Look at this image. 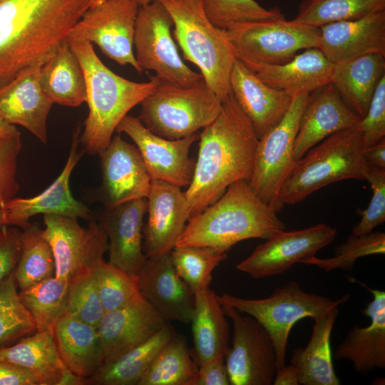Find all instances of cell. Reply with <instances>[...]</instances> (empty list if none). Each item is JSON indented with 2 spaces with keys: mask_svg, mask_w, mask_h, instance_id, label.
Segmentation results:
<instances>
[{
  "mask_svg": "<svg viewBox=\"0 0 385 385\" xmlns=\"http://www.w3.org/2000/svg\"><path fill=\"white\" fill-rule=\"evenodd\" d=\"M173 20L160 1L138 7L133 50L141 72L151 70L160 80L183 87L203 78L182 59L173 36Z\"/></svg>",
  "mask_w": 385,
  "mask_h": 385,
  "instance_id": "9",
  "label": "cell"
},
{
  "mask_svg": "<svg viewBox=\"0 0 385 385\" xmlns=\"http://www.w3.org/2000/svg\"><path fill=\"white\" fill-rule=\"evenodd\" d=\"M14 274L0 282V347L36 331L34 321L20 299Z\"/></svg>",
  "mask_w": 385,
  "mask_h": 385,
  "instance_id": "42",
  "label": "cell"
},
{
  "mask_svg": "<svg viewBox=\"0 0 385 385\" xmlns=\"http://www.w3.org/2000/svg\"><path fill=\"white\" fill-rule=\"evenodd\" d=\"M102 1H103V0H93L92 4H100V3H101Z\"/></svg>",
  "mask_w": 385,
  "mask_h": 385,
  "instance_id": "57",
  "label": "cell"
},
{
  "mask_svg": "<svg viewBox=\"0 0 385 385\" xmlns=\"http://www.w3.org/2000/svg\"><path fill=\"white\" fill-rule=\"evenodd\" d=\"M137 275L141 294L167 322L190 324L195 293L178 274L170 253L147 257Z\"/></svg>",
  "mask_w": 385,
  "mask_h": 385,
  "instance_id": "19",
  "label": "cell"
},
{
  "mask_svg": "<svg viewBox=\"0 0 385 385\" xmlns=\"http://www.w3.org/2000/svg\"><path fill=\"white\" fill-rule=\"evenodd\" d=\"M115 132L129 136L138 149L152 180H160L179 188L188 187L195 162L189 155L195 133L178 140H168L148 129L138 117L125 115Z\"/></svg>",
  "mask_w": 385,
  "mask_h": 385,
  "instance_id": "16",
  "label": "cell"
},
{
  "mask_svg": "<svg viewBox=\"0 0 385 385\" xmlns=\"http://www.w3.org/2000/svg\"><path fill=\"white\" fill-rule=\"evenodd\" d=\"M339 314L334 306L314 319L312 333L307 345L293 350L290 360L297 369L299 384L339 385L332 358L331 334Z\"/></svg>",
  "mask_w": 385,
  "mask_h": 385,
  "instance_id": "31",
  "label": "cell"
},
{
  "mask_svg": "<svg viewBox=\"0 0 385 385\" xmlns=\"http://www.w3.org/2000/svg\"><path fill=\"white\" fill-rule=\"evenodd\" d=\"M81 128L75 130L69 154L59 175L43 191L27 198L13 197L3 207L6 225L27 226L29 219L38 214L58 215L65 217L93 220L91 211L82 202L75 199L69 187L71 173L83 155L78 150Z\"/></svg>",
  "mask_w": 385,
  "mask_h": 385,
  "instance_id": "17",
  "label": "cell"
},
{
  "mask_svg": "<svg viewBox=\"0 0 385 385\" xmlns=\"http://www.w3.org/2000/svg\"><path fill=\"white\" fill-rule=\"evenodd\" d=\"M93 0H0V87L41 66Z\"/></svg>",
  "mask_w": 385,
  "mask_h": 385,
  "instance_id": "1",
  "label": "cell"
},
{
  "mask_svg": "<svg viewBox=\"0 0 385 385\" xmlns=\"http://www.w3.org/2000/svg\"><path fill=\"white\" fill-rule=\"evenodd\" d=\"M68 42L81 63L86 84L88 114L80 143L87 153L99 154L122 119L155 89L158 78L150 76L147 82L126 79L101 61L89 41L70 36Z\"/></svg>",
  "mask_w": 385,
  "mask_h": 385,
  "instance_id": "4",
  "label": "cell"
},
{
  "mask_svg": "<svg viewBox=\"0 0 385 385\" xmlns=\"http://www.w3.org/2000/svg\"><path fill=\"white\" fill-rule=\"evenodd\" d=\"M188 385H230L225 357H217L199 365Z\"/></svg>",
  "mask_w": 385,
  "mask_h": 385,
  "instance_id": "50",
  "label": "cell"
},
{
  "mask_svg": "<svg viewBox=\"0 0 385 385\" xmlns=\"http://www.w3.org/2000/svg\"><path fill=\"white\" fill-rule=\"evenodd\" d=\"M98 155L102 173L100 197L106 208L147 198L152 179L135 145L117 135Z\"/></svg>",
  "mask_w": 385,
  "mask_h": 385,
  "instance_id": "18",
  "label": "cell"
},
{
  "mask_svg": "<svg viewBox=\"0 0 385 385\" xmlns=\"http://www.w3.org/2000/svg\"><path fill=\"white\" fill-rule=\"evenodd\" d=\"M364 180L370 184L373 193L360 221L352 229L351 233L355 235L371 232L385 221V170L368 164Z\"/></svg>",
  "mask_w": 385,
  "mask_h": 385,
  "instance_id": "46",
  "label": "cell"
},
{
  "mask_svg": "<svg viewBox=\"0 0 385 385\" xmlns=\"http://www.w3.org/2000/svg\"><path fill=\"white\" fill-rule=\"evenodd\" d=\"M146 200L148 217L143 226L145 254L149 257L170 253L190 218L185 192L167 182L152 180Z\"/></svg>",
  "mask_w": 385,
  "mask_h": 385,
  "instance_id": "20",
  "label": "cell"
},
{
  "mask_svg": "<svg viewBox=\"0 0 385 385\" xmlns=\"http://www.w3.org/2000/svg\"><path fill=\"white\" fill-rule=\"evenodd\" d=\"M202 6L210 22L223 30L250 22L285 18L279 8L267 9L255 0H202Z\"/></svg>",
  "mask_w": 385,
  "mask_h": 385,
  "instance_id": "43",
  "label": "cell"
},
{
  "mask_svg": "<svg viewBox=\"0 0 385 385\" xmlns=\"http://www.w3.org/2000/svg\"><path fill=\"white\" fill-rule=\"evenodd\" d=\"M309 97L307 93L294 96L282 120L258 140L253 171L247 182L254 193L277 212L279 192L296 161L294 142Z\"/></svg>",
  "mask_w": 385,
  "mask_h": 385,
  "instance_id": "11",
  "label": "cell"
},
{
  "mask_svg": "<svg viewBox=\"0 0 385 385\" xmlns=\"http://www.w3.org/2000/svg\"><path fill=\"white\" fill-rule=\"evenodd\" d=\"M227 318L217 294L210 287L195 293L190 323L198 366L217 357H225L230 339Z\"/></svg>",
  "mask_w": 385,
  "mask_h": 385,
  "instance_id": "33",
  "label": "cell"
},
{
  "mask_svg": "<svg viewBox=\"0 0 385 385\" xmlns=\"http://www.w3.org/2000/svg\"><path fill=\"white\" fill-rule=\"evenodd\" d=\"M176 334L168 323L147 341L115 360L102 364L86 379L91 385H138L162 347Z\"/></svg>",
  "mask_w": 385,
  "mask_h": 385,
  "instance_id": "35",
  "label": "cell"
},
{
  "mask_svg": "<svg viewBox=\"0 0 385 385\" xmlns=\"http://www.w3.org/2000/svg\"><path fill=\"white\" fill-rule=\"evenodd\" d=\"M170 254L178 274L194 293L210 287L212 272L227 257V252L195 246H175Z\"/></svg>",
  "mask_w": 385,
  "mask_h": 385,
  "instance_id": "40",
  "label": "cell"
},
{
  "mask_svg": "<svg viewBox=\"0 0 385 385\" xmlns=\"http://www.w3.org/2000/svg\"><path fill=\"white\" fill-rule=\"evenodd\" d=\"M197 369L185 337L176 333L160 350L138 385H188Z\"/></svg>",
  "mask_w": 385,
  "mask_h": 385,
  "instance_id": "36",
  "label": "cell"
},
{
  "mask_svg": "<svg viewBox=\"0 0 385 385\" xmlns=\"http://www.w3.org/2000/svg\"><path fill=\"white\" fill-rule=\"evenodd\" d=\"M21 231L15 226L0 229V282L14 272L21 250Z\"/></svg>",
  "mask_w": 385,
  "mask_h": 385,
  "instance_id": "49",
  "label": "cell"
},
{
  "mask_svg": "<svg viewBox=\"0 0 385 385\" xmlns=\"http://www.w3.org/2000/svg\"><path fill=\"white\" fill-rule=\"evenodd\" d=\"M385 76V55L371 53L334 64L329 83L360 118L369 108L374 91Z\"/></svg>",
  "mask_w": 385,
  "mask_h": 385,
  "instance_id": "32",
  "label": "cell"
},
{
  "mask_svg": "<svg viewBox=\"0 0 385 385\" xmlns=\"http://www.w3.org/2000/svg\"><path fill=\"white\" fill-rule=\"evenodd\" d=\"M313 92L300 118L294 147L296 160L329 135L356 125L361 118L331 83Z\"/></svg>",
  "mask_w": 385,
  "mask_h": 385,
  "instance_id": "26",
  "label": "cell"
},
{
  "mask_svg": "<svg viewBox=\"0 0 385 385\" xmlns=\"http://www.w3.org/2000/svg\"><path fill=\"white\" fill-rule=\"evenodd\" d=\"M232 324V337L225 355L231 385H271L277 372V356L265 328L251 316L222 305Z\"/></svg>",
  "mask_w": 385,
  "mask_h": 385,
  "instance_id": "12",
  "label": "cell"
},
{
  "mask_svg": "<svg viewBox=\"0 0 385 385\" xmlns=\"http://www.w3.org/2000/svg\"><path fill=\"white\" fill-rule=\"evenodd\" d=\"M69 281L55 276L19 292L21 301L31 314L36 331L53 333L59 319L66 314Z\"/></svg>",
  "mask_w": 385,
  "mask_h": 385,
  "instance_id": "37",
  "label": "cell"
},
{
  "mask_svg": "<svg viewBox=\"0 0 385 385\" xmlns=\"http://www.w3.org/2000/svg\"><path fill=\"white\" fill-rule=\"evenodd\" d=\"M93 269L83 271L69 280L66 314L97 327L105 310L97 290Z\"/></svg>",
  "mask_w": 385,
  "mask_h": 385,
  "instance_id": "45",
  "label": "cell"
},
{
  "mask_svg": "<svg viewBox=\"0 0 385 385\" xmlns=\"http://www.w3.org/2000/svg\"><path fill=\"white\" fill-rule=\"evenodd\" d=\"M221 305L234 307L255 318L270 334L277 356V371L285 365L286 350L293 326L305 317L314 319L348 301L346 294L337 299L304 291L296 281L278 287L262 299H246L228 293L217 294Z\"/></svg>",
  "mask_w": 385,
  "mask_h": 385,
  "instance_id": "8",
  "label": "cell"
},
{
  "mask_svg": "<svg viewBox=\"0 0 385 385\" xmlns=\"http://www.w3.org/2000/svg\"><path fill=\"white\" fill-rule=\"evenodd\" d=\"M40 83L53 103L77 107L86 102L84 72L68 39L41 65Z\"/></svg>",
  "mask_w": 385,
  "mask_h": 385,
  "instance_id": "34",
  "label": "cell"
},
{
  "mask_svg": "<svg viewBox=\"0 0 385 385\" xmlns=\"http://www.w3.org/2000/svg\"><path fill=\"white\" fill-rule=\"evenodd\" d=\"M0 385H40V384L24 369L0 361Z\"/></svg>",
  "mask_w": 385,
  "mask_h": 385,
  "instance_id": "51",
  "label": "cell"
},
{
  "mask_svg": "<svg viewBox=\"0 0 385 385\" xmlns=\"http://www.w3.org/2000/svg\"><path fill=\"white\" fill-rule=\"evenodd\" d=\"M167 323L143 295L122 308L105 312L97 327L102 364L143 344Z\"/></svg>",
  "mask_w": 385,
  "mask_h": 385,
  "instance_id": "21",
  "label": "cell"
},
{
  "mask_svg": "<svg viewBox=\"0 0 385 385\" xmlns=\"http://www.w3.org/2000/svg\"><path fill=\"white\" fill-rule=\"evenodd\" d=\"M41 66L30 67L0 87V118L47 143V120L53 103L40 83Z\"/></svg>",
  "mask_w": 385,
  "mask_h": 385,
  "instance_id": "23",
  "label": "cell"
},
{
  "mask_svg": "<svg viewBox=\"0 0 385 385\" xmlns=\"http://www.w3.org/2000/svg\"><path fill=\"white\" fill-rule=\"evenodd\" d=\"M337 230L326 224L278 232L260 244L236 268L255 279L282 274L297 263H304L331 244Z\"/></svg>",
  "mask_w": 385,
  "mask_h": 385,
  "instance_id": "15",
  "label": "cell"
},
{
  "mask_svg": "<svg viewBox=\"0 0 385 385\" xmlns=\"http://www.w3.org/2000/svg\"><path fill=\"white\" fill-rule=\"evenodd\" d=\"M357 124L329 135L295 161L278 195L279 212L331 183L364 180L366 146Z\"/></svg>",
  "mask_w": 385,
  "mask_h": 385,
  "instance_id": "5",
  "label": "cell"
},
{
  "mask_svg": "<svg viewBox=\"0 0 385 385\" xmlns=\"http://www.w3.org/2000/svg\"><path fill=\"white\" fill-rule=\"evenodd\" d=\"M385 253V234L373 232L361 235L351 234L345 242L338 245L334 255L329 258L314 256L304 264L315 265L325 272L334 270L351 271L356 261L363 257Z\"/></svg>",
  "mask_w": 385,
  "mask_h": 385,
  "instance_id": "44",
  "label": "cell"
},
{
  "mask_svg": "<svg viewBox=\"0 0 385 385\" xmlns=\"http://www.w3.org/2000/svg\"><path fill=\"white\" fill-rule=\"evenodd\" d=\"M357 125L366 148L385 138V76L378 83L367 111Z\"/></svg>",
  "mask_w": 385,
  "mask_h": 385,
  "instance_id": "48",
  "label": "cell"
},
{
  "mask_svg": "<svg viewBox=\"0 0 385 385\" xmlns=\"http://www.w3.org/2000/svg\"><path fill=\"white\" fill-rule=\"evenodd\" d=\"M244 63L282 64L297 51L317 48L319 28L284 19L250 22L225 30Z\"/></svg>",
  "mask_w": 385,
  "mask_h": 385,
  "instance_id": "10",
  "label": "cell"
},
{
  "mask_svg": "<svg viewBox=\"0 0 385 385\" xmlns=\"http://www.w3.org/2000/svg\"><path fill=\"white\" fill-rule=\"evenodd\" d=\"M93 272L105 312L122 308L142 296L138 275L111 262L102 259L93 267Z\"/></svg>",
  "mask_w": 385,
  "mask_h": 385,
  "instance_id": "41",
  "label": "cell"
},
{
  "mask_svg": "<svg viewBox=\"0 0 385 385\" xmlns=\"http://www.w3.org/2000/svg\"><path fill=\"white\" fill-rule=\"evenodd\" d=\"M21 133L0 139V207L14 197L20 186L16 180L17 159L21 149Z\"/></svg>",
  "mask_w": 385,
  "mask_h": 385,
  "instance_id": "47",
  "label": "cell"
},
{
  "mask_svg": "<svg viewBox=\"0 0 385 385\" xmlns=\"http://www.w3.org/2000/svg\"><path fill=\"white\" fill-rule=\"evenodd\" d=\"M351 279L373 295L362 311L371 322L365 327L354 325L338 346L334 358L349 361L357 373L365 374L385 367V292Z\"/></svg>",
  "mask_w": 385,
  "mask_h": 385,
  "instance_id": "28",
  "label": "cell"
},
{
  "mask_svg": "<svg viewBox=\"0 0 385 385\" xmlns=\"http://www.w3.org/2000/svg\"><path fill=\"white\" fill-rule=\"evenodd\" d=\"M231 92L261 138L284 118L293 96L262 81L236 58L230 77Z\"/></svg>",
  "mask_w": 385,
  "mask_h": 385,
  "instance_id": "22",
  "label": "cell"
},
{
  "mask_svg": "<svg viewBox=\"0 0 385 385\" xmlns=\"http://www.w3.org/2000/svg\"><path fill=\"white\" fill-rule=\"evenodd\" d=\"M57 349L68 369L86 381L103 363V352L96 327L68 314L53 330Z\"/></svg>",
  "mask_w": 385,
  "mask_h": 385,
  "instance_id": "30",
  "label": "cell"
},
{
  "mask_svg": "<svg viewBox=\"0 0 385 385\" xmlns=\"http://www.w3.org/2000/svg\"><path fill=\"white\" fill-rule=\"evenodd\" d=\"M274 385H298L299 379L296 368L292 364L283 366L277 371Z\"/></svg>",
  "mask_w": 385,
  "mask_h": 385,
  "instance_id": "53",
  "label": "cell"
},
{
  "mask_svg": "<svg viewBox=\"0 0 385 385\" xmlns=\"http://www.w3.org/2000/svg\"><path fill=\"white\" fill-rule=\"evenodd\" d=\"M385 10V0H304L294 20L321 27L340 21H354Z\"/></svg>",
  "mask_w": 385,
  "mask_h": 385,
  "instance_id": "39",
  "label": "cell"
},
{
  "mask_svg": "<svg viewBox=\"0 0 385 385\" xmlns=\"http://www.w3.org/2000/svg\"><path fill=\"white\" fill-rule=\"evenodd\" d=\"M0 361L19 366L31 374L40 385H84L62 360L48 331H36L16 343L0 347Z\"/></svg>",
  "mask_w": 385,
  "mask_h": 385,
  "instance_id": "27",
  "label": "cell"
},
{
  "mask_svg": "<svg viewBox=\"0 0 385 385\" xmlns=\"http://www.w3.org/2000/svg\"><path fill=\"white\" fill-rule=\"evenodd\" d=\"M277 213L254 193L247 180H240L188 219L175 246L210 247L227 252L242 240H266L285 230Z\"/></svg>",
  "mask_w": 385,
  "mask_h": 385,
  "instance_id": "3",
  "label": "cell"
},
{
  "mask_svg": "<svg viewBox=\"0 0 385 385\" xmlns=\"http://www.w3.org/2000/svg\"><path fill=\"white\" fill-rule=\"evenodd\" d=\"M147 207L146 198H140L105 208L98 223L109 241V262L134 274L147 258L142 245Z\"/></svg>",
  "mask_w": 385,
  "mask_h": 385,
  "instance_id": "25",
  "label": "cell"
},
{
  "mask_svg": "<svg viewBox=\"0 0 385 385\" xmlns=\"http://www.w3.org/2000/svg\"><path fill=\"white\" fill-rule=\"evenodd\" d=\"M199 151L185 192L190 217L215 202L227 188L252 175L259 138L231 93L217 118L199 135Z\"/></svg>",
  "mask_w": 385,
  "mask_h": 385,
  "instance_id": "2",
  "label": "cell"
},
{
  "mask_svg": "<svg viewBox=\"0 0 385 385\" xmlns=\"http://www.w3.org/2000/svg\"><path fill=\"white\" fill-rule=\"evenodd\" d=\"M244 63L265 83L292 96L329 84L334 66L318 48H307L282 64Z\"/></svg>",
  "mask_w": 385,
  "mask_h": 385,
  "instance_id": "29",
  "label": "cell"
},
{
  "mask_svg": "<svg viewBox=\"0 0 385 385\" xmlns=\"http://www.w3.org/2000/svg\"><path fill=\"white\" fill-rule=\"evenodd\" d=\"M364 156L367 164L385 170V138L366 148Z\"/></svg>",
  "mask_w": 385,
  "mask_h": 385,
  "instance_id": "52",
  "label": "cell"
},
{
  "mask_svg": "<svg viewBox=\"0 0 385 385\" xmlns=\"http://www.w3.org/2000/svg\"><path fill=\"white\" fill-rule=\"evenodd\" d=\"M6 225L3 207H0V229Z\"/></svg>",
  "mask_w": 385,
  "mask_h": 385,
  "instance_id": "56",
  "label": "cell"
},
{
  "mask_svg": "<svg viewBox=\"0 0 385 385\" xmlns=\"http://www.w3.org/2000/svg\"><path fill=\"white\" fill-rule=\"evenodd\" d=\"M140 105L138 118L148 129L162 138L178 140L214 121L222 101L204 79L183 87L158 78L155 89Z\"/></svg>",
  "mask_w": 385,
  "mask_h": 385,
  "instance_id": "7",
  "label": "cell"
},
{
  "mask_svg": "<svg viewBox=\"0 0 385 385\" xmlns=\"http://www.w3.org/2000/svg\"><path fill=\"white\" fill-rule=\"evenodd\" d=\"M43 220V235L53 254L55 277L69 281L103 259L108 239L93 219L88 227H82L77 218L62 215H44Z\"/></svg>",
  "mask_w": 385,
  "mask_h": 385,
  "instance_id": "14",
  "label": "cell"
},
{
  "mask_svg": "<svg viewBox=\"0 0 385 385\" xmlns=\"http://www.w3.org/2000/svg\"><path fill=\"white\" fill-rule=\"evenodd\" d=\"M134 1L137 3V4L139 6H145L148 4H150L154 1H161V0H134Z\"/></svg>",
  "mask_w": 385,
  "mask_h": 385,
  "instance_id": "55",
  "label": "cell"
},
{
  "mask_svg": "<svg viewBox=\"0 0 385 385\" xmlns=\"http://www.w3.org/2000/svg\"><path fill=\"white\" fill-rule=\"evenodd\" d=\"M317 48L333 64L371 53L385 55V10L319 27Z\"/></svg>",
  "mask_w": 385,
  "mask_h": 385,
  "instance_id": "24",
  "label": "cell"
},
{
  "mask_svg": "<svg viewBox=\"0 0 385 385\" xmlns=\"http://www.w3.org/2000/svg\"><path fill=\"white\" fill-rule=\"evenodd\" d=\"M138 7L134 0H103L92 4L74 26L69 37L96 44L117 63L130 65L141 73L133 50Z\"/></svg>",
  "mask_w": 385,
  "mask_h": 385,
  "instance_id": "13",
  "label": "cell"
},
{
  "mask_svg": "<svg viewBox=\"0 0 385 385\" xmlns=\"http://www.w3.org/2000/svg\"><path fill=\"white\" fill-rule=\"evenodd\" d=\"M20 134L16 125H11L0 118V139Z\"/></svg>",
  "mask_w": 385,
  "mask_h": 385,
  "instance_id": "54",
  "label": "cell"
},
{
  "mask_svg": "<svg viewBox=\"0 0 385 385\" xmlns=\"http://www.w3.org/2000/svg\"><path fill=\"white\" fill-rule=\"evenodd\" d=\"M173 20V36L184 58L197 66L210 88L223 101L232 92L230 73L237 58L225 30L215 26L202 0H161Z\"/></svg>",
  "mask_w": 385,
  "mask_h": 385,
  "instance_id": "6",
  "label": "cell"
},
{
  "mask_svg": "<svg viewBox=\"0 0 385 385\" xmlns=\"http://www.w3.org/2000/svg\"><path fill=\"white\" fill-rule=\"evenodd\" d=\"M22 229L21 250L14 272L20 290L55 274L52 249L39 224L30 222Z\"/></svg>",
  "mask_w": 385,
  "mask_h": 385,
  "instance_id": "38",
  "label": "cell"
}]
</instances>
